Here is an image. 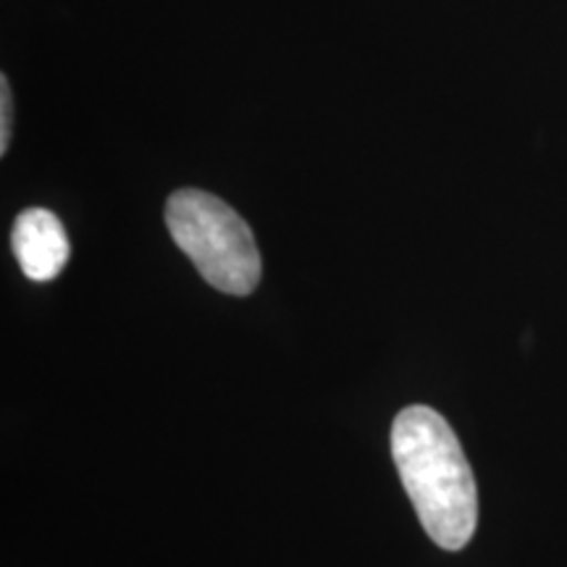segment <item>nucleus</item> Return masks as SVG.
<instances>
[{
	"label": "nucleus",
	"mask_w": 567,
	"mask_h": 567,
	"mask_svg": "<svg viewBox=\"0 0 567 567\" xmlns=\"http://www.w3.org/2000/svg\"><path fill=\"white\" fill-rule=\"evenodd\" d=\"M13 132V95L9 76H0V153H9Z\"/></svg>",
	"instance_id": "obj_4"
},
{
	"label": "nucleus",
	"mask_w": 567,
	"mask_h": 567,
	"mask_svg": "<svg viewBox=\"0 0 567 567\" xmlns=\"http://www.w3.org/2000/svg\"><path fill=\"white\" fill-rule=\"evenodd\" d=\"M392 455L417 520L436 547L460 551L478 526V488L452 425L429 405L394 417Z\"/></svg>",
	"instance_id": "obj_1"
},
{
	"label": "nucleus",
	"mask_w": 567,
	"mask_h": 567,
	"mask_svg": "<svg viewBox=\"0 0 567 567\" xmlns=\"http://www.w3.org/2000/svg\"><path fill=\"white\" fill-rule=\"evenodd\" d=\"M166 226L179 250L218 292L245 297L260 281L258 245L231 205L203 189H179L166 203Z\"/></svg>",
	"instance_id": "obj_2"
},
{
	"label": "nucleus",
	"mask_w": 567,
	"mask_h": 567,
	"mask_svg": "<svg viewBox=\"0 0 567 567\" xmlns=\"http://www.w3.org/2000/svg\"><path fill=\"white\" fill-rule=\"evenodd\" d=\"M11 247L21 271L32 281H51L69 264L71 245L61 218L45 208L19 213L13 221Z\"/></svg>",
	"instance_id": "obj_3"
}]
</instances>
